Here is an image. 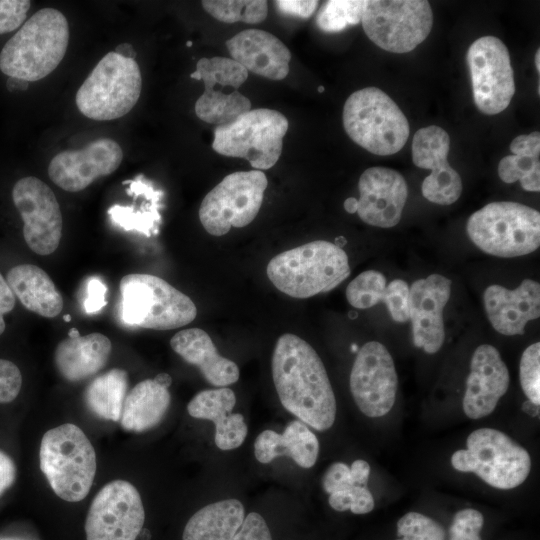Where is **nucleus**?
Listing matches in <instances>:
<instances>
[{
  "instance_id": "nucleus-15",
  "label": "nucleus",
  "mask_w": 540,
  "mask_h": 540,
  "mask_svg": "<svg viewBox=\"0 0 540 540\" xmlns=\"http://www.w3.org/2000/svg\"><path fill=\"white\" fill-rule=\"evenodd\" d=\"M145 521L138 490L114 480L94 497L85 521L86 540H136Z\"/></svg>"
},
{
  "instance_id": "nucleus-49",
  "label": "nucleus",
  "mask_w": 540,
  "mask_h": 540,
  "mask_svg": "<svg viewBox=\"0 0 540 540\" xmlns=\"http://www.w3.org/2000/svg\"><path fill=\"white\" fill-rule=\"evenodd\" d=\"M15 295L7 281L0 273V335L5 330L4 315L11 312L15 306Z\"/></svg>"
},
{
  "instance_id": "nucleus-56",
  "label": "nucleus",
  "mask_w": 540,
  "mask_h": 540,
  "mask_svg": "<svg viewBox=\"0 0 540 540\" xmlns=\"http://www.w3.org/2000/svg\"><path fill=\"white\" fill-rule=\"evenodd\" d=\"M535 66L537 71H540V50L538 49L535 54Z\"/></svg>"
},
{
  "instance_id": "nucleus-24",
  "label": "nucleus",
  "mask_w": 540,
  "mask_h": 540,
  "mask_svg": "<svg viewBox=\"0 0 540 540\" xmlns=\"http://www.w3.org/2000/svg\"><path fill=\"white\" fill-rule=\"evenodd\" d=\"M233 60L247 71L270 80H282L289 73L291 53L273 34L246 29L226 41Z\"/></svg>"
},
{
  "instance_id": "nucleus-26",
  "label": "nucleus",
  "mask_w": 540,
  "mask_h": 540,
  "mask_svg": "<svg viewBox=\"0 0 540 540\" xmlns=\"http://www.w3.org/2000/svg\"><path fill=\"white\" fill-rule=\"evenodd\" d=\"M171 348L187 363L196 366L213 386L226 387L238 381L237 364L220 355L207 332L189 328L177 332L170 340Z\"/></svg>"
},
{
  "instance_id": "nucleus-57",
  "label": "nucleus",
  "mask_w": 540,
  "mask_h": 540,
  "mask_svg": "<svg viewBox=\"0 0 540 540\" xmlns=\"http://www.w3.org/2000/svg\"><path fill=\"white\" fill-rule=\"evenodd\" d=\"M63 319H64L66 322H69V321H71V316H70V315H64Z\"/></svg>"
},
{
  "instance_id": "nucleus-5",
  "label": "nucleus",
  "mask_w": 540,
  "mask_h": 540,
  "mask_svg": "<svg viewBox=\"0 0 540 540\" xmlns=\"http://www.w3.org/2000/svg\"><path fill=\"white\" fill-rule=\"evenodd\" d=\"M348 136L372 154L400 151L409 137V123L398 105L382 90L366 87L352 93L343 107Z\"/></svg>"
},
{
  "instance_id": "nucleus-30",
  "label": "nucleus",
  "mask_w": 540,
  "mask_h": 540,
  "mask_svg": "<svg viewBox=\"0 0 540 540\" xmlns=\"http://www.w3.org/2000/svg\"><path fill=\"white\" fill-rule=\"evenodd\" d=\"M170 402L168 388L155 379L137 383L125 397L120 419L122 428L132 432L154 428L163 420Z\"/></svg>"
},
{
  "instance_id": "nucleus-42",
  "label": "nucleus",
  "mask_w": 540,
  "mask_h": 540,
  "mask_svg": "<svg viewBox=\"0 0 540 540\" xmlns=\"http://www.w3.org/2000/svg\"><path fill=\"white\" fill-rule=\"evenodd\" d=\"M409 286L401 279H395L386 286L384 303L391 318L396 322H406L409 319L408 310Z\"/></svg>"
},
{
  "instance_id": "nucleus-34",
  "label": "nucleus",
  "mask_w": 540,
  "mask_h": 540,
  "mask_svg": "<svg viewBox=\"0 0 540 540\" xmlns=\"http://www.w3.org/2000/svg\"><path fill=\"white\" fill-rule=\"evenodd\" d=\"M163 192L154 189L150 183L143 203L138 209L131 206L115 204L108 209L111 222L126 231H137L150 237L158 233L161 216L158 211Z\"/></svg>"
},
{
  "instance_id": "nucleus-27",
  "label": "nucleus",
  "mask_w": 540,
  "mask_h": 540,
  "mask_svg": "<svg viewBox=\"0 0 540 540\" xmlns=\"http://www.w3.org/2000/svg\"><path fill=\"white\" fill-rule=\"evenodd\" d=\"M110 339L101 333L68 337L57 345L54 361L60 375L70 382H80L98 373L108 362Z\"/></svg>"
},
{
  "instance_id": "nucleus-35",
  "label": "nucleus",
  "mask_w": 540,
  "mask_h": 540,
  "mask_svg": "<svg viewBox=\"0 0 540 540\" xmlns=\"http://www.w3.org/2000/svg\"><path fill=\"white\" fill-rule=\"evenodd\" d=\"M202 6L212 17L225 23L258 24L268 14V3L264 0H206Z\"/></svg>"
},
{
  "instance_id": "nucleus-28",
  "label": "nucleus",
  "mask_w": 540,
  "mask_h": 540,
  "mask_svg": "<svg viewBox=\"0 0 540 540\" xmlns=\"http://www.w3.org/2000/svg\"><path fill=\"white\" fill-rule=\"evenodd\" d=\"M319 450L317 436L300 420L291 421L281 434L264 430L254 442L255 458L262 464L287 456L298 466L309 469L315 465Z\"/></svg>"
},
{
  "instance_id": "nucleus-10",
  "label": "nucleus",
  "mask_w": 540,
  "mask_h": 540,
  "mask_svg": "<svg viewBox=\"0 0 540 540\" xmlns=\"http://www.w3.org/2000/svg\"><path fill=\"white\" fill-rule=\"evenodd\" d=\"M287 118L277 110L251 109L214 130L215 152L247 160L256 170L273 167L282 153Z\"/></svg>"
},
{
  "instance_id": "nucleus-41",
  "label": "nucleus",
  "mask_w": 540,
  "mask_h": 540,
  "mask_svg": "<svg viewBox=\"0 0 540 540\" xmlns=\"http://www.w3.org/2000/svg\"><path fill=\"white\" fill-rule=\"evenodd\" d=\"M482 513L476 509H462L454 515L449 528V540H482Z\"/></svg>"
},
{
  "instance_id": "nucleus-17",
  "label": "nucleus",
  "mask_w": 540,
  "mask_h": 540,
  "mask_svg": "<svg viewBox=\"0 0 540 540\" xmlns=\"http://www.w3.org/2000/svg\"><path fill=\"white\" fill-rule=\"evenodd\" d=\"M12 199L23 222V235L36 254L49 255L59 246L62 236V215L52 189L36 177L18 180Z\"/></svg>"
},
{
  "instance_id": "nucleus-16",
  "label": "nucleus",
  "mask_w": 540,
  "mask_h": 540,
  "mask_svg": "<svg viewBox=\"0 0 540 540\" xmlns=\"http://www.w3.org/2000/svg\"><path fill=\"white\" fill-rule=\"evenodd\" d=\"M349 385L355 404L367 417H382L390 412L396 400L398 376L383 344L370 341L359 349Z\"/></svg>"
},
{
  "instance_id": "nucleus-20",
  "label": "nucleus",
  "mask_w": 540,
  "mask_h": 540,
  "mask_svg": "<svg viewBox=\"0 0 540 540\" xmlns=\"http://www.w3.org/2000/svg\"><path fill=\"white\" fill-rule=\"evenodd\" d=\"M450 292L451 281L440 274L418 279L409 288L413 343L428 354L438 352L444 343L443 310Z\"/></svg>"
},
{
  "instance_id": "nucleus-8",
  "label": "nucleus",
  "mask_w": 540,
  "mask_h": 540,
  "mask_svg": "<svg viewBox=\"0 0 540 540\" xmlns=\"http://www.w3.org/2000/svg\"><path fill=\"white\" fill-rule=\"evenodd\" d=\"M466 447L452 454V467L459 472L474 473L496 489H514L530 473L528 451L500 430L476 429L467 437Z\"/></svg>"
},
{
  "instance_id": "nucleus-22",
  "label": "nucleus",
  "mask_w": 540,
  "mask_h": 540,
  "mask_svg": "<svg viewBox=\"0 0 540 540\" xmlns=\"http://www.w3.org/2000/svg\"><path fill=\"white\" fill-rule=\"evenodd\" d=\"M509 384V371L499 351L489 344L478 346L471 358L462 400L465 415L474 420L490 415Z\"/></svg>"
},
{
  "instance_id": "nucleus-46",
  "label": "nucleus",
  "mask_w": 540,
  "mask_h": 540,
  "mask_svg": "<svg viewBox=\"0 0 540 540\" xmlns=\"http://www.w3.org/2000/svg\"><path fill=\"white\" fill-rule=\"evenodd\" d=\"M322 485L328 494L353 486L350 467L343 462L332 463L323 475Z\"/></svg>"
},
{
  "instance_id": "nucleus-50",
  "label": "nucleus",
  "mask_w": 540,
  "mask_h": 540,
  "mask_svg": "<svg viewBox=\"0 0 540 540\" xmlns=\"http://www.w3.org/2000/svg\"><path fill=\"white\" fill-rule=\"evenodd\" d=\"M16 478V466L14 461L0 450V496L10 488Z\"/></svg>"
},
{
  "instance_id": "nucleus-51",
  "label": "nucleus",
  "mask_w": 540,
  "mask_h": 540,
  "mask_svg": "<svg viewBox=\"0 0 540 540\" xmlns=\"http://www.w3.org/2000/svg\"><path fill=\"white\" fill-rule=\"evenodd\" d=\"M349 467L353 484L366 487L370 476L369 463L365 460L357 459Z\"/></svg>"
},
{
  "instance_id": "nucleus-38",
  "label": "nucleus",
  "mask_w": 540,
  "mask_h": 540,
  "mask_svg": "<svg viewBox=\"0 0 540 540\" xmlns=\"http://www.w3.org/2000/svg\"><path fill=\"white\" fill-rule=\"evenodd\" d=\"M396 540H445L443 526L419 512H408L397 522Z\"/></svg>"
},
{
  "instance_id": "nucleus-36",
  "label": "nucleus",
  "mask_w": 540,
  "mask_h": 540,
  "mask_svg": "<svg viewBox=\"0 0 540 540\" xmlns=\"http://www.w3.org/2000/svg\"><path fill=\"white\" fill-rule=\"evenodd\" d=\"M367 1L330 0L319 10L316 23L324 32H340L361 22Z\"/></svg>"
},
{
  "instance_id": "nucleus-4",
  "label": "nucleus",
  "mask_w": 540,
  "mask_h": 540,
  "mask_svg": "<svg viewBox=\"0 0 540 540\" xmlns=\"http://www.w3.org/2000/svg\"><path fill=\"white\" fill-rule=\"evenodd\" d=\"M40 468L54 493L79 502L89 493L96 474L95 450L85 433L72 423L48 430L40 444Z\"/></svg>"
},
{
  "instance_id": "nucleus-11",
  "label": "nucleus",
  "mask_w": 540,
  "mask_h": 540,
  "mask_svg": "<svg viewBox=\"0 0 540 540\" xmlns=\"http://www.w3.org/2000/svg\"><path fill=\"white\" fill-rule=\"evenodd\" d=\"M361 23L367 37L381 49L407 53L429 35L433 13L424 0H372L366 2Z\"/></svg>"
},
{
  "instance_id": "nucleus-55",
  "label": "nucleus",
  "mask_w": 540,
  "mask_h": 540,
  "mask_svg": "<svg viewBox=\"0 0 540 540\" xmlns=\"http://www.w3.org/2000/svg\"><path fill=\"white\" fill-rule=\"evenodd\" d=\"M158 383L165 387H169L172 383V378L167 373H160L154 378Z\"/></svg>"
},
{
  "instance_id": "nucleus-3",
  "label": "nucleus",
  "mask_w": 540,
  "mask_h": 540,
  "mask_svg": "<svg viewBox=\"0 0 540 540\" xmlns=\"http://www.w3.org/2000/svg\"><path fill=\"white\" fill-rule=\"evenodd\" d=\"M266 271L278 290L304 299L336 288L350 275V266L340 246L317 240L276 255Z\"/></svg>"
},
{
  "instance_id": "nucleus-44",
  "label": "nucleus",
  "mask_w": 540,
  "mask_h": 540,
  "mask_svg": "<svg viewBox=\"0 0 540 540\" xmlns=\"http://www.w3.org/2000/svg\"><path fill=\"white\" fill-rule=\"evenodd\" d=\"M22 375L11 361L0 359V403L12 402L19 394Z\"/></svg>"
},
{
  "instance_id": "nucleus-53",
  "label": "nucleus",
  "mask_w": 540,
  "mask_h": 540,
  "mask_svg": "<svg viewBox=\"0 0 540 540\" xmlns=\"http://www.w3.org/2000/svg\"><path fill=\"white\" fill-rule=\"evenodd\" d=\"M6 86H7V89L9 91H24L28 88L29 86V82L25 81V80H22V79H18V78H14V77H9L7 79V82H6Z\"/></svg>"
},
{
  "instance_id": "nucleus-12",
  "label": "nucleus",
  "mask_w": 540,
  "mask_h": 540,
  "mask_svg": "<svg viewBox=\"0 0 540 540\" xmlns=\"http://www.w3.org/2000/svg\"><path fill=\"white\" fill-rule=\"evenodd\" d=\"M268 181L259 170L227 175L210 190L201 202L199 219L213 236H223L232 227L241 228L257 216Z\"/></svg>"
},
{
  "instance_id": "nucleus-59",
  "label": "nucleus",
  "mask_w": 540,
  "mask_h": 540,
  "mask_svg": "<svg viewBox=\"0 0 540 540\" xmlns=\"http://www.w3.org/2000/svg\"><path fill=\"white\" fill-rule=\"evenodd\" d=\"M188 47L192 46V42L191 41H188L187 44H186Z\"/></svg>"
},
{
  "instance_id": "nucleus-52",
  "label": "nucleus",
  "mask_w": 540,
  "mask_h": 540,
  "mask_svg": "<svg viewBox=\"0 0 540 540\" xmlns=\"http://www.w3.org/2000/svg\"><path fill=\"white\" fill-rule=\"evenodd\" d=\"M114 52L127 59L135 60L136 58V51L134 47L129 43L119 44Z\"/></svg>"
},
{
  "instance_id": "nucleus-2",
  "label": "nucleus",
  "mask_w": 540,
  "mask_h": 540,
  "mask_svg": "<svg viewBox=\"0 0 540 540\" xmlns=\"http://www.w3.org/2000/svg\"><path fill=\"white\" fill-rule=\"evenodd\" d=\"M69 42V25L59 10L34 13L3 46L0 70L9 77L38 81L57 68Z\"/></svg>"
},
{
  "instance_id": "nucleus-47",
  "label": "nucleus",
  "mask_w": 540,
  "mask_h": 540,
  "mask_svg": "<svg viewBox=\"0 0 540 540\" xmlns=\"http://www.w3.org/2000/svg\"><path fill=\"white\" fill-rule=\"evenodd\" d=\"M106 292L107 287L101 279L92 277L88 280L84 300V309L87 314L96 313L107 304Z\"/></svg>"
},
{
  "instance_id": "nucleus-37",
  "label": "nucleus",
  "mask_w": 540,
  "mask_h": 540,
  "mask_svg": "<svg viewBox=\"0 0 540 540\" xmlns=\"http://www.w3.org/2000/svg\"><path fill=\"white\" fill-rule=\"evenodd\" d=\"M386 278L376 270H367L355 277L346 288V298L357 309H367L383 301Z\"/></svg>"
},
{
  "instance_id": "nucleus-6",
  "label": "nucleus",
  "mask_w": 540,
  "mask_h": 540,
  "mask_svg": "<svg viewBox=\"0 0 540 540\" xmlns=\"http://www.w3.org/2000/svg\"><path fill=\"white\" fill-rule=\"evenodd\" d=\"M467 234L483 252L512 258L534 252L540 245V214L516 202H492L473 213Z\"/></svg>"
},
{
  "instance_id": "nucleus-1",
  "label": "nucleus",
  "mask_w": 540,
  "mask_h": 540,
  "mask_svg": "<svg viewBox=\"0 0 540 540\" xmlns=\"http://www.w3.org/2000/svg\"><path fill=\"white\" fill-rule=\"evenodd\" d=\"M279 400L288 412L317 431L330 429L336 419V398L325 366L305 340L281 335L271 360Z\"/></svg>"
},
{
  "instance_id": "nucleus-31",
  "label": "nucleus",
  "mask_w": 540,
  "mask_h": 540,
  "mask_svg": "<svg viewBox=\"0 0 540 540\" xmlns=\"http://www.w3.org/2000/svg\"><path fill=\"white\" fill-rule=\"evenodd\" d=\"M244 518V506L237 499L210 503L191 516L182 540H231Z\"/></svg>"
},
{
  "instance_id": "nucleus-7",
  "label": "nucleus",
  "mask_w": 540,
  "mask_h": 540,
  "mask_svg": "<svg viewBox=\"0 0 540 540\" xmlns=\"http://www.w3.org/2000/svg\"><path fill=\"white\" fill-rule=\"evenodd\" d=\"M119 289L121 316L127 325L171 330L191 323L197 315L193 301L160 277L128 274Z\"/></svg>"
},
{
  "instance_id": "nucleus-48",
  "label": "nucleus",
  "mask_w": 540,
  "mask_h": 540,
  "mask_svg": "<svg viewBox=\"0 0 540 540\" xmlns=\"http://www.w3.org/2000/svg\"><path fill=\"white\" fill-rule=\"evenodd\" d=\"M274 3L281 13L300 18H309L318 6V1L279 0Z\"/></svg>"
},
{
  "instance_id": "nucleus-32",
  "label": "nucleus",
  "mask_w": 540,
  "mask_h": 540,
  "mask_svg": "<svg viewBox=\"0 0 540 540\" xmlns=\"http://www.w3.org/2000/svg\"><path fill=\"white\" fill-rule=\"evenodd\" d=\"M512 155L503 157L498 165V175L505 183L519 181L529 192L540 191V133L519 135L510 144Z\"/></svg>"
},
{
  "instance_id": "nucleus-33",
  "label": "nucleus",
  "mask_w": 540,
  "mask_h": 540,
  "mask_svg": "<svg viewBox=\"0 0 540 540\" xmlns=\"http://www.w3.org/2000/svg\"><path fill=\"white\" fill-rule=\"evenodd\" d=\"M128 389V373L113 368L93 379L84 391L88 409L99 418L120 421Z\"/></svg>"
},
{
  "instance_id": "nucleus-19",
  "label": "nucleus",
  "mask_w": 540,
  "mask_h": 540,
  "mask_svg": "<svg viewBox=\"0 0 540 540\" xmlns=\"http://www.w3.org/2000/svg\"><path fill=\"white\" fill-rule=\"evenodd\" d=\"M123 160L120 145L108 138L90 142L79 150H65L51 160L48 175L68 192H79L99 177L113 173Z\"/></svg>"
},
{
  "instance_id": "nucleus-54",
  "label": "nucleus",
  "mask_w": 540,
  "mask_h": 540,
  "mask_svg": "<svg viewBox=\"0 0 540 540\" xmlns=\"http://www.w3.org/2000/svg\"><path fill=\"white\" fill-rule=\"evenodd\" d=\"M358 201L354 197H349L344 201V209L348 213H355L357 211Z\"/></svg>"
},
{
  "instance_id": "nucleus-23",
  "label": "nucleus",
  "mask_w": 540,
  "mask_h": 540,
  "mask_svg": "<svg viewBox=\"0 0 540 540\" xmlns=\"http://www.w3.org/2000/svg\"><path fill=\"white\" fill-rule=\"evenodd\" d=\"M483 298L490 323L503 335L523 334L526 324L540 315V285L531 279H524L514 290L491 285Z\"/></svg>"
},
{
  "instance_id": "nucleus-14",
  "label": "nucleus",
  "mask_w": 540,
  "mask_h": 540,
  "mask_svg": "<svg viewBox=\"0 0 540 540\" xmlns=\"http://www.w3.org/2000/svg\"><path fill=\"white\" fill-rule=\"evenodd\" d=\"M474 103L486 115L504 111L515 93L510 54L505 44L494 36L475 40L466 55Z\"/></svg>"
},
{
  "instance_id": "nucleus-13",
  "label": "nucleus",
  "mask_w": 540,
  "mask_h": 540,
  "mask_svg": "<svg viewBox=\"0 0 540 540\" xmlns=\"http://www.w3.org/2000/svg\"><path fill=\"white\" fill-rule=\"evenodd\" d=\"M190 77L204 82L205 90L195 103L202 121L225 125L251 110L250 100L239 92L248 71L232 58H201Z\"/></svg>"
},
{
  "instance_id": "nucleus-18",
  "label": "nucleus",
  "mask_w": 540,
  "mask_h": 540,
  "mask_svg": "<svg viewBox=\"0 0 540 540\" xmlns=\"http://www.w3.org/2000/svg\"><path fill=\"white\" fill-rule=\"evenodd\" d=\"M450 137L439 126L419 129L413 136L412 160L414 165L431 170L422 182V194L428 201L450 205L461 196L463 185L458 172L448 162Z\"/></svg>"
},
{
  "instance_id": "nucleus-21",
  "label": "nucleus",
  "mask_w": 540,
  "mask_h": 540,
  "mask_svg": "<svg viewBox=\"0 0 540 540\" xmlns=\"http://www.w3.org/2000/svg\"><path fill=\"white\" fill-rule=\"evenodd\" d=\"M357 213L372 226L390 228L398 224L408 197L404 177L387 167H370L358 182Z\"/></svg>"
},
{
  "instance_id": "nucleus-40",
  "label": "nucleus",
  "mask_w": 540,
  "mask_h": 540,
  "mask_svg": "<svg viewBox=\"0 0 540 540\" xmlns=\"http://www.w3.org/2000/svg\"><path fill=\"white\" fill-rule=\"evenodd\" d=\"M328 503L336 511L350 510L353 514H367L374 509V498L365 486L353 485L329 494Z\"/></svg>"
},
{
  "instance_id": "nucleus-29",
  "label": "nucleus",
  "mask_w": 540,
  "mask_h": 540,
  "mask_svg": "<svg viewBox=\"0 0 540 540\" xmlns=\"http://www.w3.org/2000/svg\"><path fill=\"white\" fill-rule=\"evenodd\" d=\"M6 281L22 305L42 317L53 318L63 308V298L49 275L40 267L20 264L11 268Z\"/></svg>"
},
{
  "instance_id": "nucleus-39",
  "label": "nucleus",
  "mask_w": 540,
  "mask_h": 540,
  "mask_svg": "<svg viewBox=\"0 0 540 540\" xmlns=\"http://www.w3.org/2000/svg\"><path fill=\"white\" fill-rule=\"evenodd\" d=\"M521 388L528 401L540 405V343L528 346L522 353L519 364Z\"/></svg>"
},
{
  "instance_id": "nucleus-58",
  "label": "nucleus",
  "mask_w": 540,
  "mask_h": 540,
  "mask_svg": "<svg viewBox=\"0 0 540 540\" xmlns=\"http://www.w3.org/2000/svg\"><path fill=\"white\" fill-rule=\"evenodd\" d=\"M318 92H320V93L324 92V87H323V86H319V87H318Z\"/></svg>"
},
{
  "instance_id": "nucleus-45",
  "label": "nucleus",
  "mask_w": 540,
  "mask_h": 540,
  "mask_svg": "<svg viewBox=\"0 0 540 540\" xmlns=\"http://www.w3.org/2000/svg\"><path fill=\"white\" fill-rule=\"evenodd\" d=\"M231 540H272L265 519L257 512H250Z\"/></svg>"
},
{
  "instance_id": "nucleus-9",
  "label": "nucleus",
  "mask_w": 540,
  "mask_h": 540,
  "mask_svg": "<svg viewBox=\"0 0 540 540\" xmlns=\"http://www.w3.org/2000/svg\"><path fill=\"white\" fill-rule=\"evenodd\" d=\"M141 88L142 78L137 62L109 52L80 86L75 101L87 118L113 120L132 110Z\"/></svg>"
},
{
  "instance_id": "nucleus-43",
  "label": "nucleus",
  "mask_w": 540,
  "mask_h": 540,
  "mask_svg": "<svg viewBox=\"0 0 540 540\" xmlns=\"http://www.w3.org/2000/svg\"><path fill=\"white\" fill-rule=\"evenodd\" d=\"M30 5L28 0H0V34L19 28L26 19Z\"/></svg>"
},
{
  "instance_id": "nucleus-25",
  "label": "nucleus",
  "mask_w": 540,
  "mask_h": 540,
  "mask_svg": "<svg viewBox=\"0 0 540 540\" xmlns=\"http://www.w3.org/2000/svg\"><path fill=\"white\" fill-rule=\"evenodd\" d=\"M235 404L233 390L218 387L197 393L188 403L187 411L193 418L212 421L215 444L220 450L227 451L240 447L248 433L244 416L232 413Z\"/></svg>"
}]
</instances>
